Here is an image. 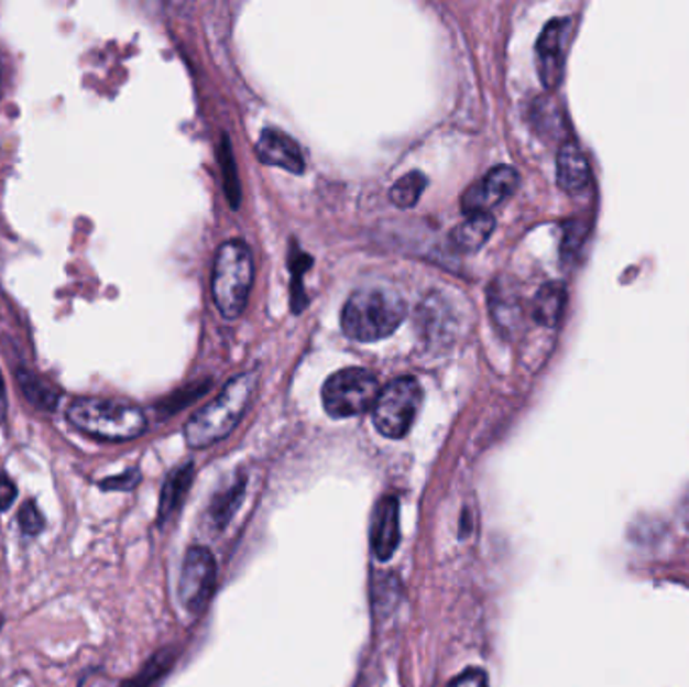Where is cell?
I'll use <instances>...</instances> for the list:
<instances>
[{
	"mask_svg": "<svg viewBox=\"0 0 689 687\" xmlns=\"http://www.w3.org/2000/svg\"><path fill=\"white\" fill-rule=\"evenodd\" d=\"M256 388V373H240L227 383L215 402L192 415L184 427V438L194 450H203L227 438L249 407Z\"/></svg>",
	"mask_w": 689,
	"mask_h": 687,
	"instance_id": "6da1fadb",
	"label": "cell"
},
{
	"mask_svg": "<svg viewBox=\"0 0 689 687\" xmlns=\"http://www.w3.org/2000/svg\"><path fill=\"white\" fill-rule=\"evenodd\" d=\"M405 319V303L395 291L361 288L347 298L341 313L343 332L353 341H380Z\"/></svg>",
	"mask_w": 689,
	"mask_h": 687,
	"instance_id": "7a4b0ae2",
	"label": "cell"
},
{
	"mask_svg": "<svg viewBox=\"0 0 689 687\" xmlns=\"http://www.w3.org/2000/svg\"><path fill=\"white\" fill-rule=\"evenodd\" d=\"M67 417L79 432L106 441L140 438L147 427V419L140 407L96 397H84L72 403Z\"/></svg>",
	"mask_w": 689,
	"mask_h": 687,
	"instance_id": "3957f363",
	"label": "cell"
},
{
	"mask_svg": "<svg viewBox=\"0 0 689 687\" xmlns=\"http://www.w3.org/2000/svg\"><path fill=\"white\" fill-rule=\"evenodd\" d=\"M254 281V262L242 240H228L216 252L212 271V296L216 308L228 320L244 313Z\"/></svg>",
	"mask_w": 689,
	"mask_h": 687,
	"instance_id": "277c9868",
	"label": "cell"
},
{
	"mask_svg": "<svg viewBox=\"0 0 689 687\" xmlns=\"http://www.w3.org/2000/svg\"><path fill=\"white\" fill-rule=\"evenodd\" d=\"M380 392L375 373L361 368L341 369L322 385V407L335 419L353 417L373 407Z\"/></svg>",
	"mask_w": 689,
	"mask_h": 687,
	"instance_id": "5b68a950",
	"label": "cell"
},
{
	"mask_svg": "<svg viewBox=\"0 0 689 687\" xmlns=\"http://www.w3.org/2000/svg\"><path fill=\"white\" fill-rule=\"evenodd\" d=\"M422 405V388L416 378H397L381 390L373 405V424L383 438H404L414 426Z\"/></svg>",
	"mask_w": 689,
	"mask_h": 687,
	"instance_id": "8992f818",
	"label": "cell"
},
{
	"mask_svg": "<svg viewBox=\"0 0 689 687\" xmlns=\"http://www.w3.org/2000/svg\"><path fill=\"white\" fill-rule=\"evenodd\" d=\"M216 587V560L206 546H192L179 575V601L184 609L198 615L210 603Z\"/></svg>",
	"mask_w": 689,
	"mask_h": 687,
	"instance_id": "52a82bcc",
	"label": "cell"
},
{
	"mask_svg": "<svg viewBox=\"0 0 689 687\" xmlns=\"http://www.w3.org/2000/svg\"><path fill=\"white\" fill-rule=\"evenodd\" d=\"M569 31H571L569 19H555L543 29L536 43V69L547 89H555L562 79Z\"/></svg>",
	"mask_w": 689,
	"mask_h": 687,
	"instance_id": "ba28073f",
	"label": "cell"
},
{
	"mask_svg": "<svg viewBox=\"0 0 689 687\" xmlns=\"http://www.w3.org/2000/svg\"><path fill=\"white\" fill-rule=\"evenodd\" d=\"M518 188V174L511 166H496L486 176L463 192L462 210L468 216L488 214L500 201L506 200Z\"/></svg>",
	"mask_w": 689,
	"mask_h": 687,
	"instance_id": "9c48e42d",
	"label": "cell"
},
{
	"mask_svg": "<svg viewBox=\"0 0 689 687\" xmlns=\"http://www.w3.org/2000/svg\"><path fill=\"white\" fill-rule=\"evenodd\" d=\"M402 541L400 524V500L397 497H385L378 504L371 524V553L380 560L393 557Z\"/></svg>",
	"mask_w": 689,
	"mask_h": 687,
	"instance_id": "30bf717a",
	"label": "cell"
},
{
	"mask_svg": "<svg viewBox=\"0 0 689 687\" xmlns=\"http://www.w3.org/2000/svg\"><path fill=\"white\" fill-rule=\"evenodd\" d=\"M256 154L262 164L278 166L291 174L305 172V157L298 148V143L278 130H264L256 143Z\"/></svg>",
	"mask_w": 689,
	"mask_h": 687,
	"instance_id": "8fae6325",
	"label": "cell"
},
{
	"mask_svg": "<svg viewBox=\"0 0 689 687\" xmlns=\"http://www.w3.org/2000/svg\"><path fill=\"white\" fill-rule=\"evenodd\" d=\"M559 186L569 194H581L591 184V167L575 143H565L557 157Z\"/></svg>",
	"mask_w": 689,
	"mask_h": 687,
	"instance_id": "7c38bea8",
	"label": "cell"
},
{
	"mask_svg": "<svg viewBox=\"0 0 689 687\" xmlns=\"http://www.w3.org/2000/svg\"><path fill=\"white\" fill-rule=\"evenodd\" d=\"M496 220L492 214H474L468 216L462 225L456 226L452 230L453 249L460 252H475L480 247H484L490 235L494 232Z\"/></svg>",
	"mask_w": 689,
	"mask_h": 687,
	"instance_id": "4fadbf2b",
	"label": "cell"
},
{
	"mask_svg": "<svg viewBox=\"0 0 689 687\" xmlns=\"http://www.w3.org/2000/svg\"><path fill=\"white\" fill-rule=\"evenodd\" d=\"M192 480H194L192 464L179 466L167 476L166 484L162 488V497H160V522L169 521L178 512L184 498L190 490Z\"/></svg>",
	"mask_w": 689,
	"mask_h": 687,
	"instance_id": "5bb4252c",
	"label": "cell"
},
{
	"mask_svg": "<svg viewBox=\"0 0 689 687\" xmlns=\"http://www.w3.org/2000/svg\"><path fill=\"white\" fill-rule=\"evenodd\" d=\"M567 305V288L560 283H548L540 286L535 296L533 315L545 327H557Z\"/></svg>",
	"mask_w": 689,
	"mask_h": 687,
	"instance_id": "9a60e30c",
	"label": "cell"
},
{
	"mask_svg": "<svg viewBox=\"0 0 689 687\" xmlns=\"http://www.w3.org/2000/svg\"><path fill=\"white\" fill-rule=\"evenodd\" d=\"M244 490H247V480L238 478L230 487L225 488L222 492H218L212 498V502L208 506V516H210V524L215 526L216 531H222L230 519L234 516V512L240 509V504L244 500Z\"/></svg>",
	"mask_w": 689,
	"mask_h": 687,
	"instance_id": "2e32d148",
	"label": "cell"
},
{
	"mask_svg": "<svg viewBox=\"0 0 689 687\" xmlns=\"http://www.w3.org/2000/svg\"><path fill=\"white\" fill-rule=\"evenodd\" d=\"M426 186H428V178L422 172H412L393 184L390 198L397 208H414L417 200L422 198V192L426 190Z\"/></svg>",
	"mask_w": 689,
	"mask_h": 687,
	"instance_id": "e0dca14e",
	"label": "cell"
},
{
	"mask_svg": "<svg viewBox=\"0 0 689 687\" xmlns=\"http://www.w3.org/2000/svg\"><path fill=\"white\" fill-rule=\"evenodd\" d=\"M19 381L23 388L24 395L29 397V402L35 403L41 410H53L57 405V393L51 392L47 385L41 380H36L31 371H19Z\"/></svg>",
	"mask_w": 689,
	"mask_h": 687,
	"instance_id": "ac0fdd59",
	"label": "cell"
},
{
	"mask_svg": "<svg viewBox=\"0 0 689 687\" xmlns=\"http://www.w3.org/2000/svg\"><path fill=\"white\" fill-rule=\"evenodd\" d=\"M220 157H222V167H225V174H227V190L230 196V201L237 206L238 196H240V188H238L237 167H234V157L230 154V148L228 142L220 148Z\"/></svg>",
	"mask_w": 689,
	"mask_h": 687,
	"instance_id": "d6986e66",
	"label": "cell"
},
{
	"mask_svg": "<svg viewBox=\"0 0 689 687\" xmlns=\"http://www.w3.org/2000/svg\"><path fill=\"white\" fill-rule=\"evenodd\" d=\"M19 522H21L23 533L31 534V536L41 533L43 526H45L43 514L36 509L35 502H26V504H24L21 512H19Z\"/></svg>",
	"mask_w": 689,
	"mask_h": 687,
	"instance_id": "ffe728a7",
	"label": "cell"
},
{
	"mask_svg": "<svg viewBox=\"0 0 689 687\" xmlns=\"http://www.w3.org/2000/svg\"><path fill=\"white\" fill-rule=\"evenodd\" d=\"M448 687H488V676L482 669L472 667L452 679V684Z\"/></svg>",
	"mask_w": 689,
	"mask_h": 687,
	"instance_id": "44dd1931",
	"label": "cell"
},
{
	"mask_svg": "<svg viewBox=\"0 0 689 687\" xmlns=\"http://www.w3.org/2000/svg\"><path fill=\"white\" fill-rule=\"evenodd\" d=\"M138 482H140V475L135 470H131V472H123L121 476H113L106 482H101V488H106V490H131Z\"/></svg>",
	"mask_w": 689,
	"mask_h": 687,
	"instance_id": "7402d4cb",
	"label": "cell"
},
{
	"mask_svg": "<svg viewBox=\"0 0 689 687\" xmlns=\"http://www.w3.org/2000/svg\"><path fill=\"white\" fill-rule=\"evenodd\" d=\"M14 498H17V487L12 484L9 476L0 475V512L11 509Z\"/></svg>",
	"mask_w": 689,
	"mask_h": 687,
	"instance_id": "603a6c76",
	"label": "cell"
},
{
	"mask_svg": "<svg viewBox=\"0 0 689 687\" xmlns=\"http://www.w3.org/2000/svg\"><path fill=\"white\" fill-rule=\"evenodd\" d=\"M167 669V664H162V657H157L154 662V667H147L145 674L140 676V679H135L130 687H150V684L154 681L155 677L162 676Z\"/></svg>",
	"mask_w": 689,
	"mask_h": 687,
	"instance_id": "cb8c5ba5",
	"label": "cell"
},
{
	"mask_svg": "<svg viewBox=\"0 0 689 687\" xmlns=\"http://www.w3.org/2000/svg\"><path fill=\"white\" fill-rule=\"evenodd\" d=\"M7 390H4V380L0 375V424L7 419Z\"/></svg>",
	"mask_w": 689,
	"mask_h": 687,
	"instance_id": "d4e9b609",
	"label": "cell"
}]
</instances>
